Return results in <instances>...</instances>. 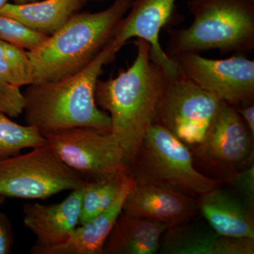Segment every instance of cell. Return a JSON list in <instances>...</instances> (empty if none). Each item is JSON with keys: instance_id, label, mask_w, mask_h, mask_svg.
<instances>
[{"instance_id": "obj_17", "label": "cell", "mask_w": 254, "mask_h": 254, "mask_svg": "<svg viewBox=\"0 0 254 254\" xmlns=\"http://www.w3.org/2000/svg\"><path fill=\"white\" fill-rule=\"evenodd\" d=\"M169 227L163 222L122 211L105 242L103 254H154Z\"/></svg>"}, {"instance_id": "obj_11", "label": "cell", "mask_w": 254, "mask_h": 254, "mask_svg": "<svg viewBox=\"0 0 254 254\" xmlns=\"http://www.w3.org/2000/svg\"><path fill=\"white\" fill-rule=\"evenodd\" d=\"M177 0H133L129 12L119 24L112 42L120 49L133 38L148 42L151 59L160 65L169 79L182 74L175 61L160 43V31L173 16Z\"/></svg>"}, {"instance_id": "obj_23", "label": "cell", "mask_w": 254, "mask_h": 254, "mask_svg": "<svg viewBox=\"0 0 254 254\" xmlns=\"http://www.w3.org/2000/svg\"><path fill=\"white\" fill-rule=\"evenodd\" d=\"M222 182L235 190V194L240 198L250 210L254 209V165L233 172L227 175Z\"/></svg>"}, {"instance_id": "obj_9", "label": "cell", "mask_w": 254, "mask_h": 254, "mask_svg": "<svg viewBox=\"0 0 254 254\" xmlns=\"http://www.w3.org/2000/svg\"><path fill=\"white\" fill-rule=\"evenodd\" d=\"M171 59L184 76L227 104L237 107L254 101L253 60L242 55L208 59L198 53H184Z\"/></svg>"}, {"instance_id": "obj_7", "label": "cell", "mask_w": 254, "mask_h": 254, "mask_svg": "<svg viewBox=\"0 0 254 254\" xmlns=\"http://www.w3.org/2000/svg\"><path fill=\"white\" fill-rule=\"evenodd\" d=\"M43 135L57 156L87 182L130 173L123 150L110 131L76 127Z\"/></svg>"}, {"instance_id": "obj_25", "label": "cell", "mask_w": 254, "mask_h": 254, "mask_svg": "<svg viewBox=\"0 0 254 254\" xmlns=\"http://www.w3.org/2000/svg\"><path fill=\"white\" fill-rule=\"evenodd\" d=\"M12 225L6 214L0 212V254H9L14 246Z\"/></svg>"}, {"instance_id": "obj_26", "label": "cell", "mask_w": 254, "mask_h": 254, "mask_svg": "<svg viewBox=\"0 0 254 254\" xmlns=\"http://www.w3.org/2000/svg\"><path fill=\"white\" fill-rule=\"evenodd\" d=\"M242 117L247 127L254 138V105L253 102L235 107Z\"/></svg>"}, {"instance_id": "obj_22", "label": "cell", "mask_w": 254, "mask_h": 254, "mask_svg": "<svg viewBox=\"0 0 254 254\" xmlns=\"http://www.w3.org/2000/svg\"><path fill=\"white\" fill-rule=\"evenodd\" d=\"M14 18L0 14V40L22 50L33 51L48 38Z\"/></svg>"}, {"instance_id": "obj_1", "label": "cell", "mask_w": 254, "mask_h": 254, "mask_svg": "<svg viewBox=\"0 0 254 254\" xmlns=\"http://www.w3.org/2000/svg\"><path fill=\"white\" fill-rule=\"evenodd\" d=\"M136 56L131 66L115 78L98 80L96 104L108 112L111 133L120 143L128 168L150 127L155 123L160 100L169 78L150 56L148 42H134Z\"/></svg>"}, {"instance_id": "obj_19", "label": "cell", "mask_w": 254, "mask_h": 254, "mask_svg": "<svg viewBox=\"0 0 254 254\" xmlns=\"http://www.w3.org/2000/svg\"><path fill=\"white\" fill-rule=\"evenodd\" d=\"M127 175L128 173L106 180L86 182L82 195L79 225L94 218L113 204L121 190Z\"/></svg>"}, {"instance_id": "obj_21", "label": "cell", "mask_w": 254, "mask_h": 254, "mask_svg": "<svg viewBox=\"0 0 254 254\" xmlns=\"http://www.w3.org/2000/svg\"><path fill=\"white\" fill-rule=\"evenodd\" d=\"M0 75L19 88L33 84V66L28 52L0 40Z\"/></svg>"}, {"instance_id": "obj_24", "label": "cell", "mask_w": 254, "mask_h": 254, "mask_svg": "<svg viewBox=\"0 0 254 254\" xmlns=\"http://www.w3.org/2000/svg\"><path fill=\"white\" fill-rule=\"evenodd\" d=\"M25 98L19 87L11 84L0 75V112L9 118L23 115Z\"/></svg>"}, {"instance_id": "obj_8", "label": "cell", "mask_w": 254, "mask_h": 254, "mask_svg": "<svg viewBox=\"0 0 254 254\" xmlns=\"http://www.w3.org/2000/svg\"><path fill=\"white\" fill-rule=\"evenodd\" d=\"M222 102L181 74L168 80L155 123L188 146H195L204 140Z\"/></svg>"}, {"instance_id": "obj_15", "label": "cell", "mask_w": 254, "mask_h": 254, "mask_svg": "<svg viewBox=\"0 0 254 254\" xmlns=\"http://www.w3.org/2000/svg\"><path fill=\"white\" fill-rule=\"evenodd\" d=\"M136 185L131 175H127L118 196L109 208L78 225L64 243L42 251L40 254H103L105 242L123 211L127 196Z\"/></svg>"}, {"instance_id": "obj_13", "label": "cell", "mask_w": 254, "mask_h": 254, "mask_svg": "<svg viewBox=\"0 0 254 254\" xmlns=\"http://www.w3.org/2000/svg\"><path fill=\"white\" fill-rule=\"evenodd\" d=\"M123 212L163 222L170 229L193 220L199 212V203L198 198L170 187L136 184Z\"/></svg>"}, {"instance_id": "obj_12", "label": "cell", "mask_w": 254, "mask_h": 254, "mask_svg": "<svg viewBox=\"0 0 254 254\" xmlns=\"http://www.w3.org/2000/svg\"><path fill=\"white\" fill-rule=\"evenodd\" d=\"M83 188L71 190L58 203L23 205V224L36 237L31 254H40L42 251L64 243L71 237L79 225Z\"/></svg>"}, {"instance_id": "obj_4", "label": "cell", "mask_w": 254, "mask_h": 254, "mask_svg": "<svg viewBox=\"0 0 254 254\" xmlns=\"http://www.w3.org/2000/svg\"><path fill=\"white\" fill-rule=\"evenodd\" d=\"M187 6L193 21L169 31L165 50L169 58L210 50L254 49V0H189Z\"/></svg>"}, {"instance_id": "obj_14", "label": "cell", "mask_w": 254, "mask_h": 254, "mask_svg": "<svg viewBox=\"0 0 254 254\" xmlns=\"http://www.w3.org/2000/svg\"><path fill=\"white\" fill-rule=\"evenodd\" d=\"M163 254H254V239L222 236L198 222L168 229L160 241Z\"/></svg>"}, {"instance_id": "obj_30", "label": "cell", "mask_w": 254, "mask_h": 254, "mask_svg": "<svg viewBox=\"0 0 254 254\" xmlns=\"http://www.w3.org/2000/svg\"><path fill=\"white\" fill-rule=\"evenodd\" d=\"M81 2H83V1H88V0H81Z\"/></svg>"}, {"instance_id": "obj_16", "label": "cell", "mask_w": 254, "mask_h": 254, "mask_svg": "<svg viewBox=\"0 0 254 254\" xmlns=\"http://www.w3.org/2000/svg\"><path fill=\"white\" fill-rule=\"evenodd\" d=\"M199 212L222 236L254 239V217L244 202L220 186L198 197Z\"/></svg>"}, {"instance_id": "obj_10", "label": "cell", "mask_w": 254, "mask_h": 254, "mask_svg": "<svg viewBox=\"0 0 254 254\" xmlns=\"http://www.w3.org/2000/svg\"><path fill=\"white\" fill-rule=\"evenodd\" d=\"M254 139L236 108L222 102L204 140L194 146V155L227 176L254 163Z\"/></svg>"}, {"instance_id": "obj_29", "label": "cell", "mask_w": 254, "mask_h": 254, "mask_svg": "<svg viewBox=\"0 0 254 254\" xmlns=\"http://www.w3.org/2000/svg\"><path fill=\"white\" fill-rule=\"evenodd\" d=\"M6 198L3 196L2 195L0 194V205H2L4 203Z\"/></svg>"}, {"instance_id": "obj_6", "label": "cell", "mask_w": 254, "mask_h": 254, "mask_svg": "<svg viewBox=\"0 0 254 254\" xmlns=\"http://www.w3.org/2000/svg\"><path fill=\"white\" fill-rule=\"evenodd\" d=\"M86 182L48 144L0 160V194L5 198L46 199L81 188Z\"/></svg>"}, {"instance_id": "obj_27", "label": "cell", "mask_w": 254, "mask_h": 254, "mask_svg": "<svg viewBox=\"0 0 254 254\" xmlns=\"http://www.w3.org/2000/svg\"><path fill=\"white\" fill-rule=\"evenodd\" d=\"M37 0H14L15 4H27V3L33 2V1H36Z\"/></svg>"}, {"instance_id": "obj_3", "label": "cell", "mask_w": 254, "mask_h": 254, "mask_svg": "<svg viewBox=\"0 0 254 254\" xmlns=\"http://www.w3.org/2000/svg\"><path fill=\"white\" fill-rule=\"evenodd\" d=\"M133 0H115L95 13L73 14L60 29L28 52L33 83L58 81L78 72L113 41Z\"/></svg>"}, {"instance_id": "obj_28", "label": "cell", "mask_w": 254, "mask_h": 254, "mask_svg": "<svg viewBox=\"0 0 254 254\" xmlns=\"http://www.w3.org/2000/svg\"><path fill=\"white\" fill-rule=\"evenodd\" d=\"M7 3L8 0H0V10L2 9Z\"/></svg>"}, {"instance_id": "obj_20", "label": "cell", "mask_w": 254, "mask_h": 254, "mask_svg": "<svg viewBox=\"0 0 254 254\" xmlns=\"http://www.w3.org/2000/svg\"><path fill=\"white\" fill-rule=\"evenodd\" d=\"M46 144V138L36 127L18 125L0 112V160Z\"/></svg>"}, {"instance_id": "obj_5", "label": "cell", "mask_w": 254, "mask_h": 254, "mask_svg": "<svg viewBox=\"0 0 254 254\" xmlns=\"http://www.w3.org/2000/svg\"><path fill=\"white\" fill-rule=\"evenodd\" d=\"M193 161L188 145L155 123L145 134L129 174L137 185L170 187L195 198L221 186L222 180L205 176Z\"/></svg>"}, {"instance_id": "obj_18", "label": "cell", "mask_w": 254, "mask_h": 254, "mask_svg": "<svg viewBox=\"0 0 254 254\" xmlns=\"http://www.w3.org/2000/svg\"><path fill=\"white\" fill-rule=\"evenodd\" d=\"M81 0H44L27 4L7 3L0 14L14 18L47 36L60 29L81 6Z\"/></svg>"}, {"instance_id": "obj_2", "label": "cell", "mask_w": 254, "mask_h": 254, "mask_svg": "<svg viewBox=\"0 0 254 254\" xmlns=\"http://www.w3.org/2000/svg\"><path fill=\"white\" fill-rule=\"evenodd\" d=\"M120 50L111 41L78 72L58 81L29 85L23 93L26 125L42 133L76 127L110 131L111 120L96 104L95 91L103 66Z\"/></svg>"}]
</instances>
